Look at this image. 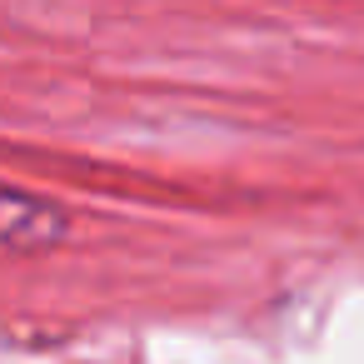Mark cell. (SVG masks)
<instances>
[{
    "label": "cell",
    "instance_id": "6da1fadb",
    "mask_svg": "<svg viewBox=\"0 0 364 364\" xmlns=\"http://www.w3.org/2000/svg\"><path fill=\"white\" fill-rule=\"evenodd\" d=\"M65 235H70V220L60 215V205L0 185V245L6 250H46V245H60Z\"/></svg>",
    "mask_w": 364,
    "mask_h": 364
}]
</instances>
